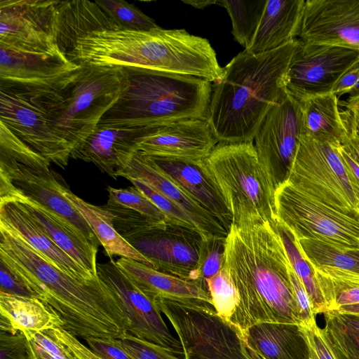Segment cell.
I'll return each instance as SVG.
<instances>
[{
	"label": "cell",
	"instance_id": "30bf717a",
	"mask_svg": "<svg viewBox=\"0 0 359 359\" xmlns=\"http://www.w3.org/2000/svg\"><path fill=\"white\" fill-rule=\"evenodd\" d=\"M63 81L50 88L0 85V122L50 163L65 168L73 148L53 130L50 112L53 92Z\"/></svg>",
	"mask_w": 359,
	"mask_h": 359
},
{
	"label": "cell",
	"instance_id": "ba28073f",
	"mask_svg": "<svg viewBox=\"0 0 359 359\" xmlns=\"http://www.w3.org/2000/svg\"><path fill=\"white\" fill-rule=\"evenodd\" d=\"M155 303L177 335L184 359H252L241 330L198 299L158 298Z\"/></svg>",
	"mask_w": 359,
	"mask_h": 359
},
{
	"label": "cell",
	"instance_id": "ab89813d",
	"mask_svg": "<svg viewBox=\"0 0 359 359\" xmlns=\"http://www.w3.org/2000/svg\"><path fill=\"white\" fill-rule=\"evenodd\" d=\"M312 269L327 307L332 297L339 292L359 288V272L332 267Z\"/></svg>",
	"mask_w": 359,
	"mask_h": 359
},
{
	"label": "cell",
	"instance_id": "9c48e42d",
	"mask_svg": "<svg viewBox=\"0 0 359 359\" xmlns=\"http://www.w3.org/2000/svg\"><path fill=\"white\" fill-rule=\"evenodd\" d=\"M287 181L335 210L359 219V183L335 147L302 134Z\"/></svg>",
	"mask_w": 359,
	"mask_h": 359
},
{
	"label": "cell",
	"instance_id": "60d3db41",
	"mask_svg": "<svg viewBox=\"0 0 359 359\" xmlns=\"http://www.w3.org/2000/svg\"><path fill=\"white\" fill-rule=\"evenodd\" d=\"M164 214L168 223L198 232L189 216L178 205L154 189L145 182L135 178L128 179Z\"/></svg>",
	"mask_w": 359,
	"mask_h": 359
},
{
	"label": "cell",
	"instance_id": "bcb514c9",
	"mask_svg": "<svg viewBox=\"0 0 359 359\" xmlns=\"http://www.w3.org/2000/svg\"><path fill=\"white\" fill-rule=\"evenodd\" d=\"M0 359H32L26 334L0 331Z\"/></svg>",
	"mask_w": 359,
	"mask_h": 359
},
{
	"label": "cell",
	"instance_id": "603a6c76",
	"mask_svg": "<svg viewBox=\"0 0 359 359\" xmlns=\"http://www.w3.org/2000/svg\"><path fill=\"white\" fill-rule=\"evenodd\" d=\"M7 200L21 203L62 250L92 275L97 276V246L93 245L60 217L23 196L9 182L0 178V201Z\"/></svg>",
	"mask_w": 359,
	"mask_h": 359
},
{
	"label": "cell",
	"instance_id": "8992f818",
	"mask_svg": "<svg viewBox=\"0 0 359 359\" xmlns=\"http://www.w3.org/2000/svg\"><path fill=\"white\" fill-rule=\"evenodd\" d=\"M129 76L121 67L80 65L53 93V130L73 149L78 147L126 91Z\"/></svg>",
	"mask_w": 359,
	"mask_h": 359
},
{
	"label": "cell",
	"instance_id": "2e32d148",
	"mask_svg": "<svg viewBox=\"0 0 359 359\" xmlns=\"http://www.w3.org/2000/svg\"><path fill=\"white\" fill-rule=\"evenodd\" d=\"M125 239L153 263L156 270L198 281L203 241L198 232L168 224L137 232Z\"/></svg>",
	"mask_w": 359,
	"mask_h": 359
},
{
	"label": "cell",
	"instance_id": "7c38bea8",
	"mask_svg": "<svg viewBox=\"0 0 359 359\" xmlns=\"http://www.w3.org/2000/svg\"><path fill=\"white\" fill-rule=\"evenodd\" d=\"M359 64V52L297 39L285 80V90L299 103L332 93L339 79Z\"/></svg>",
	"mask_w": 359,
	"mask_h": 359
},
{
	"label": "cell",
	"instance_id": "681fc988",
	"mask_svg": "<svg viewBox=\"0 0 359 359\" xmlns=\"http://www.w3.org/2000/svg\"><path fill=\"white\" fill-rule=\"evenodd\" d=\"M88 348L102 359H133L114 338H88Z\"/></svg>",
	"mask_w": 359,
	"mask_h": 359
},
{
	"label": "cell",
	"instance_id": "ac0fdd59",
	"mask_svg": "<svg viewBox=\"0 0 359 359\" xmlns=\"http://www.w3.org/2000/svg\"><path fill=\"white\" fill-rule=\"evenodd\" d=\"M297 37L359 52V0L305 1Z\"/></svg>",
	"mask_w": 359,
	"mask_h": 359
},
{
	"label": "cell",
	"instance_id": "f546056e",
	"mask_svg": "<svg viewBox=\"0 0 359 359\" xmlns=\"http://www.w3.org/2000/svg\"><path fill=\"white\" fill-rule=\"evenodd\" d=\"M63 326L57 313L39 299L0 292V331L41 332Z\"/></svg>",
	"mask_w": 359,
	"mask_h": 359
},
{
	"label": "cell",
	"instance_id": "e575fe53",
	"mask_svg": "<svg viewBox=\"0 0 359 359\" xmlns=\"http://www.w3.org/2000/svg\"><path fill=\"white\" fill-rule=\"evenodd\" d=\"M274 226L282 240L294 271L310 297L315 313L316 315L325 313L327 311V307L315 277L313 269L302 256L292 233L277 220Z\"/></svg>",
	"mask_w": 359,
	"mask_h": 359
},
{
	"label": "cell",
	"instance_id": "7a4b0ae2",
	"mask_svg": "<svg viewBox=\"0 0 359 359\" xmlns=\"http://www.w3.org/2000/svg\"><path fill=\"white\" fill-rule=\"evenodd\" d=\"M290 266L274 224L268 221L231 224L224 266L234 283L239 302L229 322L241 331L259 322L300 325Z\"/></svg>",
	"mask_w": 359,
	"mask_h": 359
},
{
	"label": "cell",
	"instance_id": "680465c9",
	"mask_svg": "<svg viewBox=\"0 0 359 359\" xmlns=\"http://www.w3.org/2000/svg\"><path fill=\"white\" fill-rule=\"evenodd\" d=\"M335 311L342 313L359 316V303L343 305L338 307Z\"/></svg>",
	"mask_w": 359,
	"mask_h": 359
},
{
	"label": "cell",
	"instance_id": "d590c367",
	"mask_svg": "<svg viewBox=\"0 0 359 359\" xmlns=\"http://www.w3.org/2000/svg\"><path fill=\"white\" fill-rule=\"evenodd\" d=\"M267 0H217V5L224 7L232 24V34L244 50L252 42L259 25Z\"/></svg>",
	"mask_w": 359,
	"mask_h": 359
},
{
	"label": "cell",
	"instance_id": "cb8c5ba5",
	"mask_svg": "<svg viewBox=\"0 0 359 359\" xmlns=\"http://www.w3.org/2000/svg\"><path fill=\"white\" fill-rule=\"evenodd\" d=\"M150 158L164 175L191 198L218 219L229 231L232 224L231 213L204 160Z\"/></svg>",
	"mask_w": 359,
	"mask_h": 359
},
{
	"label": "cell",
	"instance_id": "7dc6e473",
	"mask_svg": "<svg viewBox=\"0 0 359 359\" xmlns=\"http://www.w3.org/2000/svg\"><path fill=\"white\" fill-rule=\"evenodd\" d=\"M0 292L38 298L37 294L27 285L22 277L1 259H0Z\"/></svg>",
	"mask_w": 359,
	"mask_h": 359
},
{
	"label": "cell",
	"instance_id": "83f0119b",
	"mask_svg": "<svg viewBox=\"0 0 359 359\" xmlns=\"http://www.w3.org/2000/svg\"><path fill=\"white\" fill-rule=\"evenodd\" d=\"M304 0H267L251 43L245 49L259 54L297 39Z\"/></svg>",
	"mask_w": 359,
	"mask_h": 359
},
{
	"label": "cell",
	"instance_id": "6da1fadb",
	"mask_svg": "<svg viewBox=\"0 0 359 359\" xmlns=\"http://www.w3.org/2000/svg\"><path fill=\"white\" fill-rule=\"evenodd\" d=\"M0 259L9 264L64 323L63 328L83 338L118 339L128 322L118 300L98 278L82 280L54 265L0 222Z\"/></svg>",
	"mask_w": 359,
	"mask_h": 359
},
{
	"label": "cell",
	"instance_id": "1f68e13d",
	"mask_svg": "<svg viewBox=\"0 0 359 359\" xmlns=\"http://www.w3.org/2000/svg\"><path fill=\"white\" fill-rule=\"evenodd\" d=\"M62 192L86 220L110 258L118 255L155 269L153 263L118 233L113 224L114 215L104 205L97 206L84 201L73 194L66 184L62 188Z\"/></svg>",
	"mask_w": 359,
	"mask_h": 359
},
{
	"label": "cell",
	"instance_id": "8d00e7d4",
	"mask_svg": "<svg viewBox=\"0 0 359 359\" xmlns=\"http://www.w3.org/2000/svg\"><path fill=\"white\" fill-rule=\"evenodd\" d=\"M207 284L215 311L229 321L239 302V296L229 271L223 266L207 280Z\"/></svg>",
	"mask_w": 359,
	"mask_h": 359
},
{
	"label": "cell",
	"instance_id": "277c9868",
	"mask_svg": "<svg viewBox=\"0 0 359 359\" xmlns=\"http://www.w3.org/2000/svg\"><path fill=\"white\" fill-rule=\"evenodd\" d=\"M297 39L271 51L239 53L212 84L207 121L218 142L253 141L269 111L287 93L286 74Z\"/></svg>",
	"mask_w": 359,
	"mask_h": 359
},
{
	"label": "cell",
	"instance_id": "4fadbf2b",
	"mask_svg": "<svg viewBox=\"0 0 359 359\" xmlns=\"http://www.w3.org/2000/svg\"><path fill=\"white\" fill-rule=\"evenodd\" d=\"M58 0H1L0 47L22 53L60 49Z\"/></svg>",
	"mask_w": 359,
	"mask_h": 359
},
{
	"label": "cell",
	"instance_id": "d6a6232c",
	"mask_svg": "<svg viewBox=\"0 0 359 359\" xmlns=\"http://www.w3.org/2000/svg\"><path fill=\"white\" fill-rule=\"evenodd\" d=\"M323 330L338 359H359V316L331 310Z\"/></svg>",
	"mask_w": 359,
	"mask_h": 359
},
{
	"label": "cell",
	"instance_id": "ffe728a7",
	"mask_svg": "<svg viewBox=\"0 0 359 359\" xmlns=\"http://www.w3.org/2000/svg\"><path fill=\"white\" fill-rule=\"evenodd\" d=\"M79 67L60 49L22 53L0 47V85L53 88Z\"/></svg>",
	"mask_w": 359,
	"mask_h": 359
},
{
	"label": "cell",
	"instance_id": "4dcf8cb0",
	"mask_svg": "<svg viewBox=\"0 0 359 359\" xmlns=\"http://www.w3.org/2000/svg\"><path fill=\"white\" fill-rule=\"evenodd\" d=\"M299 104L302 135L333 147L344 144L348 140L340 116L337 95L329 93Z\"/></svg>",
	"mask_w": 359,
	"mask_h": 359
},
{
	"label": "cell",
	"instance_id": "9f6ffc18",
	"mask_svg": "<svg viewBox=\"0 0 359 359\" xmlns=\"http://www.w3.org/2000/svg\"><path fill=\"white\" fill-rule=\"evenodd\" d=\"M344 105L359 115V91L353 95H350Z\"/></svg>",
	"mask_w": 359,
	"mask_h": 359
},
{
	"label": "cell",
	"instance_id": "e0dca14e",
	"mask_svg": "<svg viewBox=\"0 0 359 359\" xmlns=\"http://www.w3.org/2000/svg\"><path fill=\"white\" fill-rule=\"evenodd\" d=\"M0 178L9 182L21 194L60 217L93 245L100 243L86 220L65 196V185L50 164L30 166L0 160Z\"/></svg>",
	"mask_w": 359,
	"mask_h": 359
},
{
	"label": "cell",
	"instance_id": "f35d334b",
	"mask_svg": "<svg viewBox=\"0 0 359 359\" xmlns=\"http://www.w3.org/2000/svg\"><path fill=\"white\" fill-rule=\"evenodd\" d=\"M107 190L109 194L108 204L121 205L137 211L154 221L168 224L164 214L135 187L116 189L108 186Z\"/></svg>",
	"mask_w": 359,
	"mask_h": 359
},
{
	"label": "cell",
	"instance_id": "816d5d0a",
	"mask_svg": "<svg viewBox=\"0 0 359 359\" xmlns=\"http://www.w3.org/2000/svg\"><path fill=\"white\" fill-rule=\"evenodd\" d=\"M359 91V64L345 73L334 86L332 93L341 95L350 93L353 95Z\"/></svg>",
	"mask_w": 359,
	"mask_h": 359
},
{
	"label": "cell",
	"instance_id": "f1b7e54d",
	"mask_svg": "<svg viewBox=\"0 0 359 359\" xmlns=\"http://www.w3.org/2000/svg\"><path fill=\"white\" fill-rule=\"evenodd\" d=\"M57 27V44L66 55L91 32L123 29L96 1L87 0L60 1Z\"/></svg>",
	"mask_w": 359,
	"mask_h": 359
},
{
	"label": "cell",
	"instance_id": "836d02e7",
	"mask_svg": "<svg viewBox=\"0 0 359 359\" xmlns=\"http://www.w3.org/2000/svg\"><path fill=\"white\" fill-rule=\"evenodd\" d=\"M296 241L302 256L311 267H332L359 272V251L339 249L315 239Z\"/></svg>",
	"mask_w": 359,
	"mask_h": 359
},
{
	"label": "cell",
	"instance_id": "f907efd6",
	"mask_svg": "<svg viewBox=\"0 0 359 359\" xmlns=\"http://www.w3.org/2000/svg\"><path fill=\"white\" fill-rule=\"evenodd\" d=\"M54 336L72 353L76 359H102L83 345L76 336L62 328L50 329Z\"/></svg>",
	"mask_w": 359,
	"mask_h": 359
},
{
	"label": "cell",
	"instance_id": "d6986e66",
	"mask_svg": "<svg viewBox=\"0 0 359 359\" xmlns=\"http://www.w3.org/2000/svg\"><path fill=\"white\" fill-rule=\"evenodd\" d=\"M150 127L137 146L150 157L204 160L218 143L206 119H181Z\"/></svg>",
	"mask_w": 359,
	"mask_h": 359
},
{
	"label": "cell",
	"instance_id": "11a10c76",
	"mask_svg": "<svg viewBox=\"0 0 359 359\" xmlns=\"http://www.w3.org/2000/svg\"><path fill=\"white\" fill-rule=\"evenodd\" d=\"M342 161L351 171L355 180L359 183V163L353 156L350 147L346 143L335 147Z\"/></svg>",
	"mask_w": 359,
	"mask_h": 359
},
{
	"label": "cell",
	"instance_id": "5bb4252c",
	"mask_svg": "<svg viewBox=\"0 0 359 359\" xmlns=\"http://www.w3.org/2000/svg\"><path fill=\"white\" fill-rule=\"evenodd\" d=\"M302 133L300 104L286 95L271 108L255 134L259 162L276 189L289 178Z\"/></svg>",
	"mask_w": 359,
	"mask_h": 359
},
{
	"label": "cell",
	"instance_id": "5b68a950",
	"mask_svg": "<svg viewBox=\"0 0 359 359\" xmlns=\"http://www.w3.org/2000/svg\"><path fill=\"white\" fill-rule=\"evenodd\" d=\"M126 91L99 125L142 128L187 119H206L212 95L208 81L193 76L129 74Z\"/></svg>",
	"mask_w": 359,
	"mask_h": 359
},
{
	"label": "cell",
	"instance_id": "484cf974",
	"mask_svg": "<svg viewBox=\"0 0 359 359\" xmlns=\"http://www.w3.org/2000/svg\"><path fill=\"white\" fill-rule=\"evenodd\" d=\"M0 222L15 231L37 252L67 273L86 280L98 278L62 250L21 203L15 201H0Z\"/></svg>",
	"mask_w": 359,
	"mask_h": 359
},
{
	"label": "cell",
	"instance_id": "ee69618b",
	"mask_svg": "<svg viewBox=\"0 0 359 359\" xmlns=\"http://www.w3.org/2000/svg\"><path fill=\"white\" fill-rule=\"evenodd\" d=\"M133 359H182L168 350L127 332L117 339Z\"/></svg>",
	"mask_w": 359,
	"mask_h": 359
},
{
	"label": "cell",
	"instance_id": "8fae6325",
	"mask_svg": "<svg viewBox=\"0 0 359 359\" xmlns=\"http://www.w3.org/2000/svg\"><path fill=\"white\" fill-rule=\"evenodd\" d=\"M276 220L296 240L321 241L359 251V219L347 216L295 187L287 180L276 189Z\"/></svg>",
	"mask_w": 359,
	"mask_h": 359
},
{
	"label": "cell",
	"instance_id": "91938a15",
	"mask_svg": "<svg viewBox=\"0 0 359 359\" xmlns=\"http://www.w3.org/2000/svg\"><path fill=\"white\" fill-rule=\"evenodd\" d=\"M344 143L348 145L353 156L359 163V142L352 137L348 135V140Z\"/></svg>",
	"mask_w": 359,
	"mask_h": 359
},
{
	"label": "cell",
	"instance_id": "74e56055",
	"mask_svg": "<svg viewBox=\"0 0 359 359\" xmlns=\"http://www.w3.org/2000/svg\"><path fill=\"white\" fill-rule=\"evenodd\" d=\"M102 7L123 29L151 31L161 27L133 4L123 0H99Z\"/></svg>",
	"mask_w": 359,
	"mask_h": 359
},
{
	"label": "cell",
	"instance_id": "3957f363",
	"mask_svg": "<svg viewBox=\"0 0 359 359\" xmlns=\"http://www.w3.org/2000/svg\"><path fill=\"white\" fill-rule=\"evenodd\" d=\"M67 57L77 65L121 67L129 74L188 75L210 82L222 69L210 42L184 29L93 32L79 38Z\"/></svg>",
	"mask_w": 359,
	"mask_h": 359
},
{
	"label": "cell",
	"instance_id": "f6af8a7d",
	"mask_svg": "<svg viewBox=\"0 0 359 359\" xmlns=\"http://www.w3.org/2000/svg\"><path fill=\"white\" fill-rule=\"evenodd\" d=\"M300 326L308 343L311 359H338L323 329L316 323Z\"/></svg>",
	"mask_w": 359,
	"mask_h": 359
},
{
	"label": "cell",
	"instance_id": "9a60e30c",
	"mask_svg": "<svg viewBox=\"0 0 359 359\" xmlns=\"http://www.w3.org/2000/svg\"><path fill=\"white\" fill-rule=\"evenodd\" d=\"M99 278L114 294L128 322V332L184 356L182 346L167 326L155 302L145 295L113 259L97 264Z\"/></svg>",
	"mask_w": 359,
	"mask_h": 359
},
{
	"label": "cell",
	"instance_id": "b9f144b4",
	"mask_svg": "<svg viewBox=\"0 0 359 359\" xmlns=\"http://www.w3.org/2000/svg\"><path fill=\"white\" fill-rule=\"evenodd\" d=\"M226 238L202 241L197 266L198 281L208 289L207 280L224 266Z\"/></svg>",
	"mask_w": 359,
	"mask_h": 359
},
{
	"label": "cell",
	"instance_id": "4316f807",
	"mask_svg": "<svg viewBox=\"0 0 359 359\" xmlns=\"http://www.w3.org/2000/svg\"><path fill=\"white\" fill-rule=\"evenodd\" d=\"M119 269L149 299H198L212 305L208 289L198 281L187 280L161 272L125 257L116 262Z\"/></svg>",
	"mask_w": 359,
	"mask_h": 359
},
{
	"label": "cell",
	"instance_id": "db71d44e",
	"mask_svg": "<svg viewBox=\"0 0 359 359\" xmlns=\"http://www.w3.org/2000/svg\"><path fill=\"white\" fill-rule=\"evenodd\" d=\"M340 116L347 135L359 142V115L353 110L345 107L340 110Z\"/></svg>",
	"mask_w": 359,
	"mask_h": 359
},
{
	"label": "cell",
	"instance_id": "6f0895ef",
	"mask_svg": "<svg viewBox=\"0 0 359 359\" xmlns=\"http://www.w3.org/2000/svg\"><path fill=\"white\" fill-rule=\"evenodd\" d=\"M182 1L198 9H203L205 7L210 6L213 4H217V0H183Z\"/></svg>",
	"mask_w": 359,
	"mask_h": 359
},
{
	"label": "cell",
	"instance_id": "7402d4cb",
	"mask_svg": "<svg viewBox=\"0 0 359 359\" xmlns=\"http://www.w3.org/2000/svg\"><path fill=\"white\" fill-rule=\"evenodd\" d=\"M116 177L141 180L182 208L191 218L203 240L226 238L227 229L221 222L186 194L164 175L154 161L138 151Z\"/></svg>",
	"mask_w": 359,
	"mask_h": 359
},
{
	"label": "cell",
	"instance_id": "7bdbcfd3",
	"mask_svg": "<svg viewBox=\"0 0 359 359\" xmlns=\"http://www.w3.org/2000/svg\"><path fill=\"white\" fill-rule=\"evenodd\" d=\"M23 332L29 341L32 359H76L50 330Z\"/></svg>",
	"mask_w": 359,
	"mask_h": 359
},
{
	"label": "cell",
	"instance_id": "52a82bcc",
	"mask_svg": "<svg viewBox=\"0 0 359 359\" xmlns=\"http://www.w3.org/2000/svg\"><path fill=\"white\" fill-rule=\"evenodd\" d=\"M232 215V224L276 221V188L261 165L253 141L218 142L204 159Z\"/></svg>",
	"mask_w": 359,
	"mask_h": 359
},
{
	"label": "cell",
	"instance_id": "f5cc1de1",
	"mask_svg": "<svg viewBox=\"0 0 359 359\" xmlns=\"http://www.w3.org/2000/svg\"><path fill=\"white\" fill-rule=\"evenodd\" d=\"M358 303H359V288H351L337 293L329 303L327 309L328 311L336 310L343 305Z\"/></svg>",
	"mask_w": 359,
	"mask_h": 359
},
{
	"label": "cell",
	"instance_id": "d4e9b609",
	"mask_svg": "<svg viewBox=\"0 0 359 359\" xmlns=\"http://www.w3.org/2000/svg\"><path fill=\"white\" fill-rule=\"evenodd\" d=\"M241 333L252 359H311L300 325L259 322Z\"/></svg>",
	"mask_w": 359,
	"mask_h": 359
},
{
	"label": "cell",
	"instance_id": "c3c4849f",
	"mask_svg": "<svg viewBox=\"0 0 359 359\" xmlns=\"http://www.w3.org/2000/svg\"><path fill=\"white\" fill-rule=\"evenodd\" d=\"M288 272L294 297L297 306L300 325H310L316 323V314L313 311L310 297L304 285L294 271L291 264L289 267Z\"/></svg>",
	"mask_w": 359,
	"mask_h": 359
},
{
	"label": "cell",
	"instance_id": "44dd1931",
	"mask_svg": "<svg viewBox=\"0 0 359 359\" xmlns=\"http://www.w3.org/2000/svg\"><path fill=\"white\" fill-rule=\"evenodd\" d=\"M150 130L151 127L97 124L88 137L72 150L71 158L92 163L102 172L116 179V172L128 164L138 151L139 142Z\"/></svg>",
	"mask_w": 359,
	"mask_h": 359
}]
</instances>
